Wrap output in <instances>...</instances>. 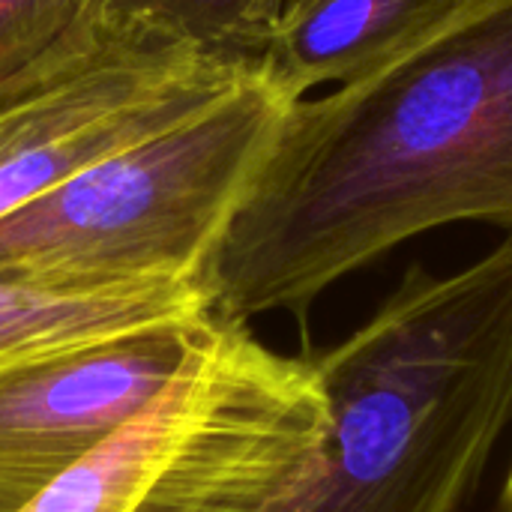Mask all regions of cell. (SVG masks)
Listing matches in <instances>:
<instances>
[{
	"mask_svg": "<svg viewBox=\"0 0 512 512\" xmlns=\"http://www.w3.org/2000/svg\"><path fill=\"white\" fill-rule=\"evenodd\" d=\"M459 222L512 234V0H468L375 75L297 99L210 252V318H297L339 279Z\"/></svg>",
	"mask_w": 512,
	"mask_h": 512,
	"instance_id": "1",
	"label": "cell"
},
{
	"mask_svg": "<svg viewBox=\"0 0 512 512\" xmlns=\"http://www.w3.org/2000/svg\"><path fill=\"white\" fill-rule=\"evenodd\" d=\"M312 360L330 435L273 512H465L512 426V234L453 273L414 264Z\"/></svg>",
	"mask_w": 512,
	"mask_h": 512,
	"instance_id": "2",
	"label": "cell"
},
{
	"mask_svg": "<svg viewBox=\"0 0 512 512\" xmlns=\"http://www.w3.org/2000/svg\"><path fill=\"white\" fill-rule=\"evenodd\" d=\"M330 420L312 357L210 318L174 378L21 512H273Z\"/></svg>",
	"mask_w": 512,
	"mask_h": 512,
	"instance_id": "3",
	"label": "cell"
},
{
	"mask_svg": "<svg viewBox=\"0 0 512 512\" xmlns=\"http://www.w3.org/2000/svg\"><path fill=\"white\" fill-rule=\"evenodd\" d=\"M294 102L264 72L0 219V273L60 282L198 279Z\"/></svg>",
	"mask_w": 512,
	"mask_h": 512,
	"instance_id": "4",
	"label": "cell"
},
{
	"mask_svg": "<svg viewBox=\"0 0 512 512\" xmlns=\"http://www.w3.org/2000/svg\"><path fill=\"white\" fill-rule=\"evenodd\" d=\"M258 72L255 60L207 54L90 9L48 51L0 78V219L204 114Z\"/></svg>",
	"mask_w": 512,
	"mask_h": 512,
	"instance_id": "5",
	"label": "cell"
},
{
	"mask_svg": "<svg viewBox=\"0 0 512 512\" xmlns=\"http://www.w3.org/2000/svg\"><path fill=\"white\" fill-rule=\"evenodd\" d=\"M198 327L120 342L0 387V512L30 507L138 414L174 378Z\"/></svg>",
	"mask_w": 512,
	"mask_h": 512,
	"instance_id": "6",
	"label": "cell"
},
{
	"mask_svg": "<svg viewBox=\"0 0 512 512\" xmlns=\"http://www.w3.org/2000/svg\"><path fill=\"white\" fill-rule=\"evenodd\" d=\"M210 318L198 279L60 282L0 273V387L66 360Z\"/></svg>",
	"mask_w": 512,
	"mask_h": 512,
	"instance_id": "7",
	"label": "cell"
},
{
	"mask_svg": "<svg viewBox=\"0 0 512 512\" xmlns=\"http://www.w3.org/2000/svg\"><path fill=\"white\" fill-rule=\"evenodd\" d=\"M468 0H300L264 54V78L291 102L324 84H354L399 60Z\"/></svg>",
	"mask_w": 512,
	"mask_h": 512,
	"instance_id": "8",
	"label": "cell"
},
{
	"mask_svg": "<svg viewBox=\"0 0 512 512\" xmlns=\"http://www.w3.org/2000/svg\"><path fill=\"white\" fill-rule=\"evenodd\" d=\"M285 3L288 0H93V9L111 21L207 54L261 63Z\"/></svg>",
	"mask_w": 512,
	"mask_h": 512,
	"instance_id": "9",
	"label": "cell"
},
{
	"mask_svg": "<svg viewBox=\"0 0 512 512\" xmlns=\"http://www.w3.org/2000/svg\"><path fill=\"white\" fill-rule=\"evenodd\" d=\"M90 9L93 0H0V78L48 51Z\"/></svg>",
	"mask_w": 512,
	"mask_h": 512,
	"instance_id": "10",
	"label": "cell"
},
{
	"mask_svg": "<svg viewBox=\"0 0 512 512\" xmlns=\"http://www.w3.org/2000/svg\"><path fill=\"white\" fill-rule=\"evenodd\" d=\"M507 495H510V501H512V474H510V483H507Z\"/></svg>",
	"mask_w": 512,
	"mask_h": 512,
	"instance_id": "11",
	"label": "cell"
},
{
	"mask_svg": "<svg viewBox=\"0 0 512 512\" xmlns=\"http://www.w3.org/2000/svg\"><path fill=\"white\" fill-rule=\"evenodd\" d=\"M291 3H300V0H288V3H285V9H288V6H291Z\"/></svg>",
	"mask_w": 512,
	"mask_h": 512,
	"instance_id": "12",
	"label": "cell"
}]
</instances>
